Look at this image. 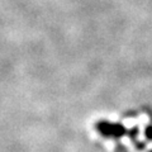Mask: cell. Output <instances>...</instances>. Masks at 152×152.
<instances>
[{
    "mask_svg": "<svg viewBox=\"0 0 152 152\" xmlns=\"http://www.w3.org/2000/svg\"><path fill=\"white\" fill-rule=\"evenodd\" d=\"M98 129L102 134L107 137H117L123 134V127L117 126V124H107V123H100L98 124Z\"/></svg>",
    "mask_w": 152,
    "mask_h": 152,
    "instance_id": "1",
    "label": "cell"
},
{
    "mask_svg": "<svg viewBox=\"0 0 152 152\" xmlns=\"http://www.w3.org/2000/svg\"><path fill=\"white\" fill-rule=\"evenodd\" d=\"M151 152H152V151H151Z\"/></svg>",
    "mask_w": 152,
    "mask_h": 152,
    "instance_id": "2",
    "label": "cell"
}]
</instances>
